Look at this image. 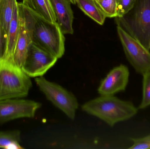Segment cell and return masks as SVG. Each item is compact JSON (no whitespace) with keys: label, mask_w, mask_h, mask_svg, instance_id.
Segmentation results:
<instances>
[{"label":"cell","mask_w":150,"mask_h":149,"mask_svg":"<svg viewBox=\"0 0 150 149\" xmlns=\"http://www.w3.org/2000/svg\"><path fill=\"white\" fill-rule=\"evenodd\" d=\"M136 0H119L117 5V16L120 17L127 13L134 5Z\"/></svg>","instance_id":"20"},{"label":"cell","mask_w":150,"mask_h":149,"mask_svg":"<svg viewBox=\"0 0 150 149\" xmlns=\"http://www.w3.org/2000/svg\"><path fill=\"white\" fill-rule=\"evenodd\" d=\"M42 104L30 100L11 99L0 100V125L20 118H33Z\"/></svg>","instance_id":"8"},{"label":"cell","mask_w":150,"mask_h":149,"mask_svg":"<svg viewBox=\"0 0 150 149\" xmlns=\"http://www.w3.org/2000/svg\"><path fill=\"white\" fill-rule=\"evenodd\" d=\"M20 3L32 43L61 58L65 52V38L57 22L47 21Z\"/></svg>","instance_id":"1"},{"label":"cell","mask_w":150,"mask_h":149,"mask_svg":"<svg viewBox=\"0 0 150 149\" xmlns=\"http://www.w3.org/2000/svg\"><path fill=\"white\" fill-rule=\"evenodd\" d=\"M82 109L110 127L131 119L138 112V108L131 101L122 100L114 95H101L89 101L82 106Z\"/></svg>","instance_id":"2"},{"label":"cell","mask_w":150,"mask_h":149,"mask_svg":"<svg viewBox=\"0 0 150 149\" xmlns=\"http://www.w3.org/2000/svg\"><path fill=\"white\" fill-rule=\"evenodd\" d=\"M21 132L18 130L0 131V148L20 149Z\"/></svg>","instance_id":"16"},{"label":"cell","mask_w":150,"mask_h":149,"mask_svg":"<svg viewBox=\"0 0 150 149\" xmlns=\"http://www.w3.org/2000/svg\"><path fill=\"white\" fill-rule=\"evenodd\" d=\"M119 0H117V3L118 2V1H119Z\"/></svg>","instance_id":"24"},{"label":"cell","mask_w":150,"mask_h":149,"mask_svg":"<svg viewBox=\"0 0 150 149\" xmlns=\"http://www.w3.org/2000/svg\"><path fill=\"white\" fill-rule=\"evenodd\" d=\"M143 75L142 99L139 106L140 109H144L150 106V71Z\"/></svg>","instance_id":"17"},{"label":"cell","mask_w":150,"mask_h":149,"mask_svg":"<svg viewBox=\"0 0 150 149\" xmlns=\"http://www.w3.org/2000/svg\"><path fill=\"white\" fill-rule=\"evenodd\" d=\"M57 23L64 34H73L74 15L69 0H50Z\"/></svg>","instance_id":"11"},{"label":"cell","mask_w":150,"mask_h":149,"mask_svg":"<svg viewBox=\"0 0 150 149\" xmlns=\"http://www.w3.org/2000/svg\"><path fill=\"white\" fill-rule=\"evenodd\" d=\"M7 49V40L3 32L0 21V61L4 60L6 55Z\"/></svg>","instance_id":"21"},{"label":"cell","mask_w":150,"mask_h":149,"mask_svg":"<svg viewBox=\"0 0 150 149\" xmlns=\"http://www.w3.org/2000/svg\"><path fill=\"white\" fill-rule=\"evenodd\" d=\"M96 1L106 17H115L117 16V0H100Z\"/></svg>","instance_id":"18"},{"label":"cell","mask_w":150,"mask_h":149,"mask_svg":"<svg viewBox=\"0 0 150 149\" xmlns=\"http://www.w3.org/2000/svg\"><path fill=\"white\" fill-rule=\"evenodd\" d=\"M76 4L80 9L93 21L100 25L104 24L105 14L101 10L95 0H75Z\"/></svg>","instance_id":"14"},{"label":"cell","mask_w":150,"mask_h":149,"mask_svg":"<svg viewBox=\"0 0 150 149\" xmlns=\"http://www.w3.org/2000/svg\"><path fill=\"white\" fill-rule=\"evenodd\" d=\"M69 1H70V2L73 3V4H76V1H75V0H69Z\"/></svg>","instance_id":"22"},{"label":"cell","mask_w":150,"mask_h":149,"mask_svg":"<svg viewBox=\"0 0 150 149\" xmlns=\"http://www.w3.org/2000/svg\"><path fill=\"white\" fill-rule=\"evenodd\" d=\"M131 140L133 144L129 149H150V134L141 138H131Z\"/></svg>","instance_id":"19"},{"label":"cell","mask_w":150,"mask_h":149,"mask_svg":"<svg viewBox=\"0 0 150 149\" xmlns=\"http://www.w3.org/2000/svg\"><path fill=\"white\" fill-rule=\"evenodd\" d=\"M18 8L19 15V35L12 57V63L22 68L32 40L20 3H18Z\"/></svg>","instance_id":"10"},{"label":"cell","mask_w":150,"mask_h":149,"mask_svg":"<svg viewBox=\"0 0 150 149\" xmlns=\"http://www.w3.org/2000/svg\"><path fill=\"white\" fill-rule=\"evenodd\" d=\"M117 26L150 50V0H136L127 13L115 17Z\"/></svg>","instance_id":"3"},{"label":"cell","mask_w":150,"mask_h":149,"mask_svg":"<svg viewBox=\"0 0 150 149\" xmlns=\"http://www.w3.org/2000/svg\"><path fill=\"white\" fill-rule=\"evenodd\" d=\"M19 31V15L17 4L15 8L13 16L10 24L7 36L6 55L4 60H7L12 63V57L17 42Z\"/></svg>","instance_id":"12"},{"label":"cell","mask_w":150,"mask_h":149,"mask_svg":"<svg viewBox=\"0 0 150 149\" xmlns=\"http://www.w3.org/2000/svg\"><path fill=\"white\" fill-rule=\"evenodd\" d=\"M18 3L16 0H0V21L6 40L10 24Z\"/></svg>","instance_id":"15"},{"label":"cell","mask_w":150,"mask_h":149,"mask_svg":"<svg viewBox=\"0 0 150 149\" xmlns=\"http://www.w3.org/2000/svg\"><path fill=\"white\" fill-rule=\"evenodd\" d=\"M127 66L121 64L113 68L103 80L98 88L100 95H114L125 91L129 79Z\"/></svg>","instance_id":"9"},{"label":"cell","mask_w":150,"mask_h":149,"mask_svg":"<svg viewBox=\"0 0 150 149\" xmlns=\"http://www.w3.org/2000/svg\"><path fill=\"white\" fill-rule=\"evenodd\" d=\"M22 3L47 21L57 22L50 0H23Z\"/></svg>","instance_id":"13"},{"label":"cell","mask_w":150,"mask_h":149,"mask_svg":"<svg viewBox=\"0 0 150 149\" xmlns=\"http://www.w3.org/2000/svg\"><path fill=\"white\" fill-rule=\"evenodd\" d=\"M35 81L48 100L69 119H75L79 103L76 96L72 92L59 84L47 80L43 76L36 78Z\"/></svg>","instance_id":"5"},{"label":"cell","mask_w":150,"mask_h":149,"mask_svg":"<svg viewBox=\"0 0 150 149\" xmlns=\"http://www.w3.org/2000/svg\"><path fill=\"white\" fill-rule=\"evenodd\" d=\"M58 59L50 52L32 43L22 69L30 78L41 77L54 65Z\"/></svg>","instance_id":"7"},{"label":"cell","mask_w":150,"mask_h":149,"mask_svg":"<svg viewBox=\"0 0 150 149\" xmlns=\"http://www.w3.org/2000/svg\"><path fill=\"white\" fill-rule=\"evenodd\" d=\"M117 32L129 62L137 73L150 71V52L141 43L117 26Z\"/></svg>","instance_id":"6"},{"label":"cell","mask_w":150,"mask_h":149,"mask_svg":"<svg viewBox=\"0 0 150 149\" xmlns=\"http://www.w3.org/2000/svg\"><path fill=\"white\" fill-rule=\"evenodd\" d=\"M32 86L30 77L22 68L7 60L0 61V100L26 97Z\"/></svg>","instance_id":"4"},{"label":"cell","mask_w":150,"mask_h":149,"mask_svg":"<svg viewBox=\"0 0 150 149\" xmlns=\"http://www.w3.org/2000/svg\"><path fill=\"white\" fill-rule=\"evenodd\" d=\"M95 1H100V0H95Z\"/></svg>","instance_id":"23"}]
</instances>
